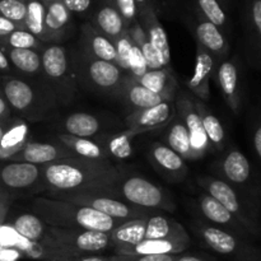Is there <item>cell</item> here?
<instances>
[{
    "instance_id": "6da1fadb",
    "label": "cell",
    "mask_w": 261,
    "mask_h": 261,
    "mask_svg": "<svg viewBox=\"0 0 261 261\" xmlns=\"http://www.w3.org/2000/svg\"><path fill=\"white\" fill-rule=\"evenodd\" d=\"M41 168L43 185L50 194L101 191L119 196L116 185L122 178V175L109 161L70 157L56 161L50 165L41 166Z\"/></svg>"
},
{
    "instance_id": "7a4b0ae2",
    "label": "cell",
    "mask_w": 261,
    "mask_h": 261,
    "mask_svg": "<svg viewBox=\"0 0 261 261\" xmlns=\"http://www.w3.org/2000/svg\"><path fill=\"white\" fill-rule=\"evenodd\" d=\"M32 211L45 222V224L55 228H78L111 233L124 223L88 206L76 205L58 199H35Z\"/></svg>"
},
{
    "instance_id": "3957f363",
    "label": "cell",
    "mask_w": 261,
    "mask_h": 261,
    "mask_svg": "<svg viewBox=\"0 0 261 261\" xmlns=\"http://www.w3.org/2000/svg\"><path fill=\"white\" fill-rule=\"evenodd\" d=\"M204 188L208 191V195L221 203L232 216L239 219L240 223L247 229L251 237L261 236V223L259 212L255 204L247 200L245 196L237 193L231 184L218 178L206 177L200 180Z\"/></svg>"
},
{
    "instance_id": "277c9868",
    "label": "cell",
    "mask_w": 261,
    "mask_h": 261,
    "mask_svg": "<svg viewBox=\"0 0 261 261\" xmlns=\"http://www.w3.org/2000/svg\"><path fill=\"white\" fill-rule=\"evenodd\" d=\"M35 83L20 76H0V92L9 105L10 110L22 115L25 119H40L50 107L48 98L43 96Z\"/></svg>"
},
{
    "instance_id": "5b68a950",
    "label": "cell",
    "mask_w": 261,
    "mask_h": 261,
    "mask_svg": "<svg viewBox=\"0 0 261 261\" xmlns=\"http://www.w3.org/2000/svg\"><path fill=\"white\" fill-rule=\"evenodd\" d=\"M54 199L68 201L76 205L88 206L98 211L117 221L126 222L130 219L145 218L150 216L149 211L132 205L111 193H82V194H50Z\"/></svg>"
},
{
    "instance_id": "8992f818",
    "label": "cell",
    "mask_w": 261,
    "mask_h": 261,
    "mask_svg": "<svg viewBox=\"0 0 261 261\" xmlns=\"http://www.w3.org/2000/svg\"><path fill=\"white\" fill-rule=\"evenodd\" d=\"M47 234L54 247L63 250L70 256L97 255L106 250H112L111 234L103 232L47 226Z\"/></svg>"
},
{
    "instance_id": "52a82bcc",
    "label": "cell",
    "mask_w": 261,
    "mask_h": 261,
    "mask_svg": "<svg viewBox=\"0 0 261 261\" xmlns=\"http://www.w3.org/2000/svg\"><path fill=\"white\" fill-rule=\"evenodd\" d=\"M206 246L218 255L231 261H261V250L250 244L246 239L231 233L223 228L203 226L199 228Z\"/></svg>"
},
{
    "instance_id": "ba28073f",
    "label": "cell",
    "mask_w": 261,
    "mask_h": 261,
    "mask_svg": "<svg viewBox=\"0 0 261 261\" xmlns=\"http://www.w3.org/2000/svg\"><path fill=\"white\" fill-rule=\"evenodd\" d=\"M116 191L122 200L145 211L173 209V204L170 201L166 191L142 176L122 177L116 185Z\"/></svg>"
},
{
    "instance_id": "9c48e42d",
    "label": "cell",
    "mask_w": 261,
    "mask_h": 261,
    "mask_svg": "<svg viewBox=\"0 0 261 261\" xmlns=\"http://www.w3.org/2000/svg\"><path fill=\"white\" fill-rule=\"evenodd\" d=\"M45 189L41 166L19 161H0V190L10 196Z\"/></svg>"
},
{
    "instance_id": "30bf717a",
    "label": "cell",
    "mask_w": 261,
    "mask_h": 261,
    "mask_svg": "<svg viewBox=\"0 0 261 261\" xmlns=\"http://www.w3.org/2000/svg\"><path fill=\"white\" fill-rule=\"evenodd\" d=\"M83 71L87 81L91 82L92 86L101 91H119L124 84L122 70L116 64L99 60L88 54H84Z\"/></svg>"
},
{
    "instance_id": "8fae6325",
    "label": "cell",
    "mask_w": 261,
    "mask_h": 261,
    "mask_svg": "<svg viewBox=\"0 0 261 261\" xmlns=\"http://www.w3.org/2000/svg\"><path fill=\"white\" fill-rule=\"evenodd\" d=\"M41 61H42V71L47 79H50V86L56 92H59V89L63 87H68L69 91H73L65 47L59 43H50L41 51Z\"/></svg>"
},
{
    "instance_id": "7c38bea8",
    "label": "cell",
    "mask_w": 261,
    "mask_h": 261,
    "mask_svg": "<svg viewBox=\"0 0 261 261\" xmlns=\"http://www.w3.org/2000/svg\"><path fill=\"white\" fill-rule=\"evenodd\" d=\"M176 106L173 99H166L150 109L137 110L126 117L129 133L133 135L138 133L149 132L168 124L175 116Z\"/></svg>"
},
{
    "instance_id": "4fadbf2b",
    "label": "cell",
    "mask_w": 261,
    "mask_h": 261,
    "mask_svg": "<svg viewBox=\"0 0 261 261\" xmlns=\"http://www.w3.org/2000/svg\"><path fill=\"white\" fill-rule=\"evenodd\" d=\"M175 106L180 111L181 119H182V122L188 129L189 135H190L191 147H193L196 157H203L212 145L209 143L208 137H206L205 130H204L200 115L196 110L195 101L191 99L188 94H181L177 98Z\"/></svg>"
},
{
    "instance_id": "5bb4252c",
    "label": "cell",
    "mask_w": 261,
    "mask_h": 261,
    "mask_svg": "<svg viewBox=\"0 0 261 261\" xmlns=\"http://www.w3.org/2000/svg\"><path fill=\"white\" fill-rule=\"evenodd\" d=\"M70 157H76V155L59 142L45 143L30 140L9 161H19V162L32 163V165L36 166H45L56 162V161Z\"/></svg>"
},
{
    "instance_id": "9a60e30c",
    "label": "cell",
    "mask_w": 261,
    "mask_h": 261,
    "mask_svg": "<svg viewBox=\"0 0 261 261\" xmlns=\"http://www.w3.org/2000/svg\"><path fill=\"white\" fill-rule=\"evenodd\" d=\"M139 18L142 20L140 24L144 28V32L147 35L148 41H149L152 47L157 53L162 66L163 68H170L171 47L170 43H168L167 33H166L165 28L161 24L160 20H158V17L155 14L153 7L140 9Z\"/></svg>"
},
{
    "instance_id": "2e32d148",
    "label": "cell",
    "mask_w": 261,
    "mask_h": 261,
    "mask_svg": "<svg viewBox=\"0 0 261 261\" xmlns=\"http://www.w3.org/2000/svg\"><path fill=\"white\" fill-rule=\"evenodd\" d=\"M45 4L46 42L58 43L68 36L73 18L61 0H42Z\"/></svg>"
},
{
    "instance_id": "e0dca14e",
    "label": "cell",
    "mask_w": 261,
    "mask_h": 261,
    "mask_svg": "<svg viewBox=\"0 0 261 261\" xmlns=\"http://www.w3.org/2000/svg\"><path fill=\"white\" fill-rule=\"evenodd\" d=\"M216 60L213 56L201 47L198 43V53H196V64L194 73L186 81V86L200 101H208L211 94V79L214 73Z\"/></svg>"
},
{
    "instance_id": "ac0fdd59",
    "label": "cell",
    "mask_w": 261,
    "mask_h": 261,
    "mask_svg": "<svg viewBox=\"0 0 261 261\" xmlns=\"http://www.w3.org/2000/svg\"><path fill=\"white\" fill-rule=\"evenodd\" d=\"M199 208H200L201 214L208 219L209 222L218 224V226L224 227L223 229L231 232V233L241 236L244 239L251 237L247 229L239 222V219L232 216L221 203L212 198L208 194H203L199 198Z\"/></svg>"
},
{
    "instance_id": "d6986e66",
    "label": "cell",
    "mask_w": 261,
    "mask_h": 261,
    "mask_svg": "<svg viewBox=\"0 0 261 261\" xmlns=\"http://www.w3.org/2000/svg\"><path fill=\"white\" fill-rule=\"evenodd\" d=\"M92 25L111 41L116 40L127 31L124 18L115 8L111 0H102L98 7L94 9Z\"/></svg>"
},
{
    "instance_id": "ffe728a7",
    "label": "cell",
    "mask_w": 261,
    "mask_h": 261,
    "mask_svg": "<svg viewBox=\"0 0 261 261\" xmlns=\"http://www.w3.org/2000/svg\"><path fill=\"white\" fill-rule=\"evenodd\" d=\"M82 42H83L84 53L99 60L114 63L119 66L116 47L114 42L106 36L96 30L92 24L87 23L82 28Z\"/></svg>"
},
{
    "instance_id": "44dd1931",
    "label": "cell",
    "mask_w": 261,
    "mask_h": 261,
    "mask_svg": "<svg viewBox=\"0 0 261 261\" xmlns=\"http://www.w3.org/2000/svg\"><path fill=\"white\" fill-rule=\"evenodd\" d=\"M145 240H176L191 242L190 236L181 223L162 214H150L147 218Z\"/></svg>"
},
{
    "instance_id": "7402d4cb",
    "label": "cell",
    "mask_w": 261,
    "mask_h": 261,
    "mask_svg": "<svg viewBox=\"0 0 261 261\" xmlns=\"http://www.w3.org/2000/svg\"><path fill=\"white\" fill-rule=\"evenodd\" d=\"M198 43L205 48L213 58H222L228 53V42L223 32L217 25L206 20L204 17L198 18L194 27Z\"/></svg>"
},
{
    "instance_id": "603a6c76",
    "label": "cell",
    "mask_w": 261,
    "mask_h": 261,
    "mask_svg": "<svg viewBox=\"0 0 261 261\" xmlns=\"http://www.w3.org/2000/svg\"><path fill=\"white\" fill-rule=\"evenodd\" d=\"M217 76L221 91L233 112H239L241 106V89H240V73L236 63L232 60L222 61L217 69Z\"/></svg>"
},
{
    "instance_id": "cb8c5ba5",
    "label": "cell",
    "mask_w": 261,
    "mask_h": 261,
    "mask_svg": "<svg viewBox=\"0 0 261 261\" xmlns=\"http://www.w3.org/2000/svg\"><path fill=\"white\" fill-rule=\"evenodd\" d=\"M30 142V126L23 120H9L0 142V161H9Z\"/></svg>"
},
{
    "instance_id": "d4e9b609",
    "label": "cell",
    "mask_w": 261,
    "mask_h": 261,
    "mask_svg": "<svg viewBox=\"0 0 261 261\" xmlns=\"http://www.w3.org/2000/svg\"><path fill=\"white\" fill-rule=\"evenodd\" d=\"M9 226L19 236H22L23 239L30 240V241L33 242H41V244H45L47 246L54 247L50 241V237L47 234V224H45V222L40 217L36 216L35 213L18 214V216H15L13 218L12 223Z\"/></svg>"
},
{
    "instance_id": "484cf974",
    "label": "cell",
    "mask_w": 261,
    "mask_h": 261,
    "mask_svg": "<svg viewBox=\"0 0 261 261\" xmlns=\"http://www.w3.org/2000/svg\"><path fill=\"white\" fill-rule=\"evenodd\" d=\"M147 218L148 217H145V218L130 219V221L124 222L121 226H119L110 233L111 234L112 251H114V254H117L121 250L135 246V245L144 241Z\"/></svg>"
},
{
    "instance_id": "4316f807",
    "label": "cell",
    "mask_w": 261,
    "mask_h": 261,
    "mask_svg": "<svg viewBox=\"0 0 261 261\" xmlns=\"http://www.w3.org/2000/svg\"><path fill=\"white\" fill-rule=\"evenodd\" d=\"M191 242L176 240H144L135 246L121 250L116 255H178L190 247Z\"/></svg>"
},
{
    "instance_id": "83f0119b",
    "label": "cell",
    "mask_w": 261,
    "mask_h": 261,
    "mask_svg": "<svg viewBox=\"0 0 261 261\" xmlns=\"http://www.w3.org/2000/svg\"><path fill=\"white\" fill-rule=\"evenodd\" d=\"M121 92L126 103L130 105L134 109V111H137V110L150 109V107L157 106L161 102L168 99L167 97L154 93V92L149 91L148 88L143 87L142 84L138 83L132 76H130V79H126L124 82Z\"/></svg>"
},
{
    "instance_id": "f1b7e54d",
    "label": "cell",
    "mask_w": 261,
    "mask_h": 261,
    "mask_svg": "<svg viewBox=\"0 0 261 261\" xmlns=\"http://www.w3.org/2000/svg\"><path fill=\"white\" fill-rule=\"evenodd\" d=\"M223 175L227 180L236 186L250 185L251 181V165L247 160L246 155L237 149H232L228 154L224 157L222 163Z\"/></svg>"
},
{
    "instance_id": "f546056e",
    "label": "cell",
    "mask_w": 261,
    "mask_h": 261,
    "mask_svg": "<svg viewBox=\"0 0 261 261\" xmlns=\"http://www.w3.org/2000/svg\"><path fill=\"white\" fill-rule=\"evenodd\" d=\"M59 143L73 152L76 157L92 161H107V152L103 144L94 142L91 138H76L69 134H59Z\"/></svg>"
},
{
    "instance_id": "4dcf8cb0",
    "label": "cell",
    "mask_w": 261,
    "mask_h": 261,
    "mask_svg": "<svg viewBox=\"0 0 261 261\" xmlns=\"http://www.w3.org/2000/svg\"><path fill=\"white\" fill-rule=\"evenodd\" d=\"M134 79V78H133ZM139 84L154 93L162 94L168 99H173L176 89V81L170 68H162L158 70H148L139 79H135Z\"/></svg>"
},
{
    "instance_id": "1f68e13d",
    "label": "cell",
    "mask_w": 261,
    "mask_h": 261,
    "mask_svg": "<svg viewBox=\"0 0 261 261\" xmlns=\"http://www.w3.org/2000/svg\"><path fill=\"white\" fill-rule=\"evenodd\" d=\"M5 55L9 59L12 66L18 69L24 74H37L42 71V61H41V53L31 48H9L2 47Z\"/></svg>"
},
{
    "instance_id": "d6a6232c",
    "label": "cell",
    "mask_w": 261,
    "mask_h": 261,
    "mask_svg": "<svg viewBox=\"0 0 261 261\" xmlns=\"http://www.w3.org/2000/svg\"><path fill=\"white\" fill-rule=\"evenodd\" d=\"M65 134L76 138H92L101 129V122L96 116L87 112H74L64 120Z\"/></svg>"
},
{
    "instance_id": "836d02e7",
    "label": "cell",
    "mask_w": 261,
    "mask_h": 261,
    "mask_svg": "<svg viewBox=\"0 0 261 261\" xmlns=\"http://www.w3.org/2000/svg\"><path fill=\"white\" fill-rule=\"evenodd\" d=\"M152 160L158 167L167 173L182 176L186 173V163L181 155L173 152L168 145L157 143L150 149Z\"/></svg>"
},
{
    "instance_id": "e575fe53",
    "label": "cell",
    "mask_w": 261,
    "mask_h": 261,
    "mask_svg": "<svg viewBox=\"0 0 261 261\" xmlns=\"http://www.w3.org/2000/svg\"><path fill=\"white\" fill-rule=\"evenodd\" d=\"M195 106L199 115H200L201 122H203L204 130H205V134L208 137L211 145H214L219 150L223 149L224 142H226V133H224V127L222 122L219 121L216 115L209 111L208 107L200 99H196Z\"/></svg>"
},
{
    "instance_id": "d590c367",
    "label": "cell",
    "mask_w": 261,
    "mask_h": 261,
    "mask_svg": "<svg viewBox=\"0 0 261 261\" xmlns=\"http://www.w3.org/2000/svg\"><path fill=\"white\" fill-rule=\"evenodd\" d=\"M167 145L177 153L178 155L184 158V160H198L195 152H194L193 147H191L190 135H189L188 129H186L185 124L181 121L173 122L171 126L170 132L167 133Z\"/></svg>"
},
{
    "instance_id": "8d00e7d4",
    "label": "cell",
    "mask_w": 261,
    "mask_h": 261,
    "mask_svg": "<svg viewBox=\"0 0 261 261\" xmlns=\"http://www.w3.org/2000/svg\"><path fill=\"white\" fill-rule=\"evenodd\" d=\"M23 28L36 36L41 42H46L45 4L42 0H27V13Z\"/></svg>"
},
{
    "instance_id": "74e56055",
    "label": "cell",
    "mask_w": 261,
    "mask_h": 261,
    "mask_svg": "<svg viewBox=\"0 0 261 261\" xmlns=\"http://www.w3.org/2000/svg\"><path fill=\"white\" fill-rule=\"evenodd\" d=\"M42 43L36 36L25 30H15L8 36L0 37V47L9 48H31V50H40Z\"/></svg>"
},
{
    "instance_id": "f35d334b",
    "label": "cell",
    "mask_w": 261,
    "mask_h": 261,
    "mask_svg": "<svg viewBox=\"0 0 261 261\" xmlns=\"http://www.w3.org/2000/svg\"><path fill=\"white\" fill-rule=\"evenodd\" d=\"M132 138L133 134L129 132L109 138L103 143V147L106 149L107 154L114 155L115 158H119V160H126V158H129L133 154Z\"/></svg>"
},
{
    "instance_id": "ab89813d",
    "label": "cell",
    "mask_w": 261,
    "mask_h": 261,
    "mask_svg": "<svg viewBox=\"0 0 261 261\" xmlns=\"http://www.w3.org/2000/svg\"><path fill=\"white\" fill-rule=\"evenodd\" d=\"M27 13V0H0V15L15 23L22 30Z\"/></svg>"
},
{
    "instance_id": "60d3db41",
    "label": "cell",
    "mask_w": 261,
    "mask_h": 261,
    "mask_svg": "<svg viewBox=\"0 0 261 261\" xmlns=\"http://www.w3.org/2000/svg\"><path fill=\"white\" fill-rule=\"evenodd\" d=\"M201 15L221 30L226 27L227 15L218 0H195Z\"/></svg>"
},
{
    "instance_id": "b9f144b4",
    "label": "cell",
    "mask_w": 261,
    "mask_h": 261,
    "mask_svg": "<svg viewBox=\"0 0 261 261\" xmlns=\"http://www.w3.org/2000/svg\"><path fill=\"white\" fill-rule=\"evenodd\" d=\"M112 42L116 47L117 58H119V68L122 71H129L130 73V56H132L133 50V40L130 37L129 32L126 31Z\"/></svg>"
},
{
    "instance_id": "7bdbcfd3",
    "label": "cell",
    "mask_w": 261,
    "mask_h": 261,
    "mask_svg": "<svg viewBox=\"0 0 261 261\" xmlns=\"http://www.w3.org/2000/svg\"><path fill=\"white\" fill-rule=\"evenodd\" d=\"M251 22L254 27L255 58L261 65V0H255L251 7Z\"/></svg>"
},
{
    "instance_id": "ee69618b",
    "label": "cell",
    "mask_w": 261,
    "mask_h": 261,
    "mask_svg": "<svg viewBox=\"0 0 261 261\" xmlns=\"http://www.w3.org/2000/svg\"><path fill=\"white\" fill-rule=\"evenodd\" d=\"M114 3L115 8L119 10L121 17L124 18L125 23H126L127 28L135 22H138V17H139V8H138L137 3L134 0H111Z\"/></svg>"
},
{
    "instance_id": "f6af8a7d",
    "label": "cell",
    "mask_w": 261,
    "mask_h": 261,
    "mask_svg": "<svg viewBox=\"0 0 261 261\" xmlns=\"http://www.w3.org/2000/svg\"><path fill=\"white\" fill-rule=\"evenodd\" d=\"M147 71L148 66L144 60V56H143L139 46L133 41V50L132 56H130V73H132V78L139 79L140 76L144 75Z\"/></svg>"
},
{
    "instance_id": "bcb514c9",
    "label": "cell",
    "mask_w": 261,
    "mask_h": 261,
    "mask_svg": "<svg viewBox=\"0 0 261 261\" xmlns=\"http://www.w3.org/2000/svg\"><path fill=\"white\" fill-rule=\"evenodd\" d=\"M180 255V254H178ZM178 255H116L110 256L111 261H176Z\"/></svg>"
},
{
    "instance_id": "7dc6e473",
    "label": "cell",
    "mask_w": 261,
    "mask_h": 261,
    "mask_svg": "<svg viewBox=\"0 0 261 261\" xmlns=\"http://www.w3.org/2000/svg\"><path fill=\"white\" fill-rule=\"evenodd\" d=\"M71 14H86L93 9L94 0H61Z\"/></svg>"
},
{
    "instance_id": "c3c4849f",
    "label": "cell",
    "mask_w": 261,
    "mask_h": 261,
    "mask_svg": "<svg viewBox=\"0 0 261 261\" xmlns=\"http://www.w3.org/2000/svg\"><path fill=\"white\" fill-rule=\"evenodd\" d=\"M10 200H12V196L9 195L5 191L0 190V226L4 224L5 218L8 216V211H9Z\"/></svg>"
},
{
    "instance_id": "681fc988",
    "label": "cell",
    "mask_w": 261,
    "mask_h": 261,
    "mask_svg": "<svg viewBox=\"0 0 261 261\" xmlns=\"http://www.w3.org/2000/svg\"><path fill=\"white\" fill-rule=\"evenodd\" d=\"M59 261H111L110 256H101V255H76V256H68Z\"/></svg>"
},
{
    "instance_id": "f907efd6",
    "label": "cell",
    "mask_w": 261,
    "mask_h": 261,
    "mask_svg": "<svg viewBox=\"0 0 261 261\" xmlns=\"http://www.w3.org/2000/svg\"><path fill=\"white\" fill-rule=\"evenodd\" d=\"M10 115H12V110H10L9 105H8V102L5 101L2 92H0V122L9 121Z\"/></svg>"
},
{
    "instance_id": "816d5d0a",
    "label": "cell",
    "mask_w": 261,
    "mask_h": 261,
    "mask_svg": "<svg viewBox=\"0 0 261 261\" xmlns=\"http://www.w3.org/2000/svg\"><path fill=\"white\" fill-rule=\"evenodd\" d=\"M13 70V66L10 64L9 59L5 55V53L3 51V48L0 47V73H4L5 75H10Z\"/></svg>"
},
{
    "instance_id": "f5cc1de1",
    "label": "cell",
    "mask_w": 261,
    "mask_h": 261,
    "mask_svg": "<svg viewBox=\"0 0 261 261\" xmlns=\"http://www.w3.org/2000/svg\"><path fill=\"white\" fill-rule=\"evenodd\" d=\"M252 144H254V149L256 152L257 157L261 160V124L255 130L254 138H252Z\"/></svg>"
},
{
    "instance_id": "db71d44e",
    "label": "cell",
    "mask_w": 261,
    "mask_h": 261,
    "mask_svg": "<svg viewBox=\"0 0 261 261\" xmlns=\"http://www.w3.org/2000/svg\"><path fill=\"white\" fill-rule=\"evenodd\" d=\"M176 261H214L208 256H198V255H178Z\"/></svg>"
},
{
    "instance_id": "11a10c76",
    "label": "cell",
    "mask_w": 261,
    "mask_h": 261,
    "mask_svg": "<svg viewBox=\"0 0 261 261\" xmlns=\"http://www.w3.org/2000/svg\"><path fill=\"white\" fill-rule=\"evenodd\" d=\"M135 3H137L138 8L140 9H144V8H150L152 7V4H150V0H134Z\"/></svg>"
},
{
    "instance_id": "9f6ffc18",
    "label": "cell",
    "mask_w": 261,
    "mask_h": 261,
    "mask_svg": "<svg viewBox=\"0 0 261 261\" xmlns=\"http://www.w3.org/2000/svg\"><path fill=\"white\" fill-rule=\"evenodd\" d=\"M8 122H0V142H2V138H3V135H4L5 129H7V126H8Z\"/></svg>"
}]
</instances>
